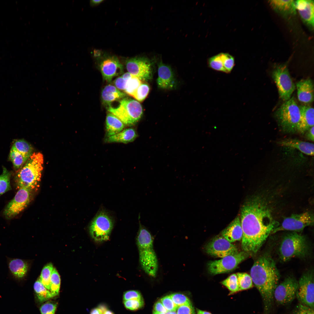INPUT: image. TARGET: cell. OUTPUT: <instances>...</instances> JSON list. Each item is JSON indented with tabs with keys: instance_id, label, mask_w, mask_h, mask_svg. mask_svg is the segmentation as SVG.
<instances>
[{
	"instance_id": "4",
	"label": "cell",
	"mask_w": 314,
	"mask_h": 314,
	"mask_svg": "<svg viewBox=\"0 0 314 314\" xmlns=\"http://www.w3.org/2000/svg\"><path fill=\"white\" fill-rule=\"evenodd\" d=\"M43 162L42 154L39 152L32 154L16 176L19 189L24 187L31 191L37 186L41 180Z\"/></svg>"
},
{
	"instance_id": "15",
	"label": "cell",
	"mask_w": 314,
	"mask_h": 314,
	"mask_svg": "<svg viewBox=\"0 0 314 314\" xmlns=\"http://www.w3.org/2000/svg\"><path fill=\"white\" fill-rule=\"evenodd\" d=\"M126 66L128 72L142 81H148L152 77L151 63L146 58L135 57L128 59L126 61Z\"/></svg>"
},
{
	"instance_id": "54",
	"label": "cell",
	"mask_w": 314,
	"mask_h": 314,
	"mask_svg": "<svg viewBox=\"0 0 314 314\" xmlns=\"http://www.w3.org/2000/svg\"><path fill=\"white\" fill-rule=\"evenodd\" d=\"M197 314H212L208 311L197 309Z\"/></svg>"
},
{
	"instance_id": "6",
	"label": "cell",
	"mask_w": 314,
	"mask_h": 314,
	"mask_svg": "<svg viewBox=\"0 0 314 314\" xmlns=\"http://www.w3.org/2000/svg\"><path fill=\"white\" fill-rule=\"evenodd\" d=\"M309 248L307 240L303 235L293 232L286 234L279 246V253L284 262L294 257L304 258L308 255Z\"/></svg>"
},
{
	"instance_id": "56",
	"label": "cell",
	"mask_w": 314,
	"mask_h": 314,
	"mask_svg": "<svg viewBox=\"0 0 314 314\" xmlns=\"http://www.w3.org/2000/svg\"><path fill=\"white\" fill-rule=\"evenodd\" d=\"M166 314H176V312L167 311Z\"/></svg>"
},
{
	"instance_id": "45",
	"label": "cell",
	"mask_w": 314,
	"mask_h": 314,
	"mask_svg": "<svg viewBox=\"0 0 314 314\" xmlns=\"http://www.w3.org/2000/svg\"><path fill=\"white\" fill-rule=\"evenodd\" d=\"M123 298L124 301L143 298L140 292L136 290H130L125 292L123 294Z\"/></svg>"
},
{
	"instance_id": "7",
	"label": "cell",
	"mask_w": 314,
	"mask_h": 314,
	"mask_svg": "<svg viewBox=\"0 0 314 314\" xmlns=\"http://www.w3.org/2000/svg\"><path fill=\"white\" fill-rule=\"evenodd\" d=\"M109 112L118 117L125 126H131L140 119L143 114L142 107L140 103L131 98L125 97L119 101L116 107H107Z\"/></svg>"
},
{
	"instance_id": "12",
	"label": "cell",
	"mask_w": 314,
	"mask_h": 314,
	"mask_svg": "<svg viewBox=\"0 0 314 314\" xmlns=\"http://www.w3.org/2000/svg\"><path fill=\"white\" fill-rule=\"evenodd\" d=\"M298 287V281L294 277H287L275 289L274 299L279 305H284L291 303L296 297Z\"/></svg>"
},
{
	"instance_id": "35",
	"label": "cell",
	"mask_w": 314,
	"mask_h": 314,
	"mask_svg": "<svg viewBox=\"0 0 314 314\" xmlns=\"http://www.w3.org/2000/svg\"><path fill=\"white\" fill-rule=\"evenodd\" d=\"M10 173L3 168L0 175V196L11 189L10 185Z\"/></svg>"
},
{
	"instance_id": "31",
	"label": "cell",
	"mask_w": 314,
	"mask_h": 314,
	"mask_svg": "<svg viewBox=\"0 0 314 314\" xmlns=\"http://www.w3.org/2000/svg\"><path fill=\"white\" fill-rule=\"evenodd\" d=\"M10 158L14 167L16 169L22 166L29 158L18 152L13 147L10 150Z\"/></svg>"
},
{
	"instance_id": "3",
	"label": "cell",
	"mask_w": 314,
	"mask_h": 314,
	"mask_svg": "<svg viewBox=\"0 0 314 314\" xmlns=\"http://www.w3.org/2000/svg\"><path fill=\"white\" fill-rule=\"evenodd\" d=\"M139 261L144 272L149 276H156L158 262L154 248L153 237L150 232L139 221V228L136 238Z\"/></svg>"
},
{
	"instance_id": "17",
	"label": "cell",
	"mask_w": 314,
	"mask_h": 314,
	"mask_svg": "<svg viewBox=\"0 0 314 314\" xmlns=\"http://www.w3.org/2000/svg\"><path fill=\"white\" fill-rule=\"evenodd\" d=\"M100 69L104 78L110 82L114 77L122 73L123 67L118 58L113 56L104 59L101 63Z\"/></svg>"
},
{
	"instance_id": "19",
	"label": "cell",
	"mask_w": 314,
	"mask_h": 314,
	"mask_svg": "<svg viewBox=\"0 0 314 314\" xmlns=\"http://www.w3.org/2000/svg\"><path fill=\"white\" fill-rule=\"evenodd\" d=\"M157 83L160 88L167 89L174 88L176 83L174 74L170 66L160 61L158 64Z\"/></svg>"
},
{
	"instance_id": "25",
	"label": "cell",
	"mask_w": 314,
	"mask_h": 314,
	"mask_svg": "<svg viewBox=\"0 0 314 314\" xmlns=\"http://www.w3.org/2000/svg\"><path fill=\"white\" fill-rule=\"evenodd\" d=\"M101 96L103 103L108 107L111 106L112 102L125 97L126 94L115 86L109 84L103 89Z\"/></svg>"
},
{
	"instance_id": "23",
	"label": "cell",
	"mask_w": 314,
	"mask_h": 314,
	"mask_svg": "<svg viewBox=\"0 0 314 314\" xmlns=\"http://www.w3.org/2000/svg\"><path fill=\"white\" fill-rule=\"evenodd\" d=\"M299 107L301 118L299 133L303 134L314 126V108L307 105H301Z\"/></svg>"
},
{
	"instance_id": "18",
	"label": "cell",
	"mask_w": 314,
	"mask_h": 314,
	"mask_svg": "<svg viewBox=\"0 0 314 314\" xmlns=\"http://www.w3.org/2000/svg\"><path fill=\"white\" fill-rule=\"evenodd\" d=\"M297 10L302 21L312 30L314 25V2L313 0L295 1Z\"/></svg>"
},
{
	"instance_id": "51",
	"label": "cell",
	"mask_w": 314,
	"mask_h": 314,
	"mask_svg": "<svg viewBox=\"0 0 314 314\" xmlns=\"http://www.w3.org/2000/svg\"><path fill=\"white\" fill-rule=\"evenodd\" d=\"M103 311L99 307L94 308L92 309L90 314H103Z\"/></svg>"
},
{
	"instance_id": "34",
	"label": "cell",
	"mask_w": 314,
	"mask_h": 314,
	"mask_svg": "<svg viewBox=\"0 0 314 314\" xmlns=\"http://www.w3.org/2000/svg\"><path fill=\"white\" fill-rule=\"evenodd\" d=\"M53 268V265L51 263L45 265L42 270L39 279L43 285L49 290H50V280Z\"/></svg>"
},
{
	"instance_id": "24",
	"label": "cell",
	"mask_w": 314,
	"mask_h": 314,
	"mask_svg": "<svg viewBox=\"0 0 314 314\" xmlns=\"http://www.w3.org/2000/svg\"><path fill=\"white\" fill-rule=\"evenodd\" d=\"M295 1L293 0H270L268 3L274 10L284 15H295L296 12Z\"/></svg>"
},
{
	"instance_id": "44",
	"label": "cell",
	"mask_w": 314,
	"mask_h": 314,
	"mask_svg": "<svg viewBox=\"0 0 314 314\" xmlns=\"http://www.w3.org/2000/svg\"><path fill=\"white\" fill-rule=\"evenodd\" d=\"M168 311L176 312L178 307L175 304L170 295L161 298L160 300Z\"/></svg>"
},
{
	"instance_id": "30",
	"label": "cell",
	"mask_w": 314,
	"mask_h": 314,
	"mask_svg": "<svg viewBox=\"0 0 314 314\" xmlns=\"http://www.w3.org/2000/svg\"><path fill=\"white\" fill-rule=\"evenodd\" d=\"M12 147L18 152L28 158L33 153L32 147L24 140H16L14 142Z\"/></svg>"
},
{
	"instance_id": "20",
	"label": "cell",
	"mask_w": 314,
	"mask_h": 314,
	"mask_svg": "<svg viewBox=\"0 0 314 314\" xmlns=\"http://www.w3.org/2000/svg\"><path fill=\"white\" fill-rule=\"evenodd\" d=\"M299 100L303 103L308 104L314 100V84L310 78L302 79L296 84Z\"/></svg>"
},
{
	"instance_id": "57",
	"label": "cell",
	"mask_w": 314,
	"mask_h": 314,
	"mask_svg": "<svg viewBox=\"0 0 314 314\" xmlns=\"http://www.w3.org/2000/svg\"><path fill=\"white\" fill-rule=\"evenodd\" d=\"M153 314H158L157 313L154 311H153Z\"/></svg>"
},
{
	"instance_id": "28",
	"label": "cell",
	"mask_w": 314,
	"mask_h": 314,
	"mask_svg": "<svg viewBox=\"0 0 314 314\" xmlns=\"http://www.w3.org/2000/svg\"><path fill=\"white\" fill-rule=\"evenodd\" d=\"M9 266L11 273L18 279L22 278L25 276L28 268L27 263L19 259L11 260L9 263Z\"/></svg>"
},
{
	"instance_id": "26",
	"label": "cell",
	"mask_w": 314,
	"mask_h": 314,
	"mask_svg": "<svg viewBox=\"0 0 314 314\" xmlns=\"http://www.w3.org/2000/svg\"><path fill=\"white\" fill-rule=\"evenodd\" d=\"M138 136L135 129L130 128L123 130L115 135L106 138V143L120 142L127 144L134 141Z\"/></svg>"
},
{
	"instance_id": "43",
	"label": "cell",
	"mask_w": 314,
	"mask_h": 314,
	"mask_svg": "<svg viewBox=\"0 0 314 314\" xmlns=\"http://www.w3.org/2000/svg\"><path fill=\"white\" fill-rule=\"evenodd\" d=\"M57 304L51 301H48L40 306V311L41 314H55Z\"/></svg>"
},
{
	"instance_id": "53",
	"label": "cell",
	"mask_w": 314,
	"mask_h": 314,
	"mask_svg": "<svg viewBox=\"0 0 314 314\" xmlns=\"http://www.w3.org/2000/svg\"><path fill=\"white\" fill-rule=\"evenodd\" d=\"M103 1V0H92L90 1V3L92 5H95L99 4Z\"/></svg>"
},
{
	"instance_id": "1",
	"label": "cell",
	"mask_w": 314,
	"mask_h": 314,
	"mask_svg": "<svg viewBox=\"0 0 314 314\" xmlns=\"http://www.w3.org/2000/svg\"><path fill=\"white\" fill-rule=\"evenodd\" d=\"M240 221L243 235L241 247L243 251L256 253L273 231L279 226L270 210L260 198H253L242 206Z\"/></svg>"
},
{
	"instance_id": "46",
	"label": "cell",
	"mask_w": 314,
	"mask_h": 314,
	"mask_svg": "<svg viewBox=\"0 0 314 314\" xmlns=\"http://www.w3.org/2000/svg\"><path fill=\"white\" fill-rule=\"evenodd\" d=\"M176 314H195V309L191 303L178 306Z\"/></svg>"
},
{
	"instance_id": "36",
	"label": "cell",
	"mask_w": 314,
	"mask_h": 314,
	"mask_svg": "<svg viewBox=\"0 0 314 314\" xmlns=\"http://www.w3.org/2000/svg\"><path fill=\"white\" fill-rule=\"evenodd\" d=\"M207 63L208 66L212 69L227 73L223 66L220 53L209 58Z\"/></svg>"
},
{
	"instance_id": "52",
	"label": "cell",
	"mask_w": 314,
	"mask_h": 314,
	"mask_svg": "<svg viewBox=\"0 0 314 314\" xmlns=\"http://www.w3.org/2000/svg\"><path fill=\"white\" fill-rule=\"evenodd\" d=\"M132 76L133 75L128 72L124 73L121 76L125 79L129 80L132 77Z\"/></svg>"
},
{
	"instance_id": "48",
	"label": "cell",
	"mask_w": 314,
	"mask_h": 314,
	"mask_svg": "<svg viewBox=\"0 0 314 314\" xmlns=\"http://www.w3.org/2000/svg\"><path fill=\"white\" fill-rule=\"evenodd\" d=\"M128 80L123 78L121 76L117 78L114 81L115 87L119 90H124Z\"/></svg>"
},
{
	"instance_id": "38",
	"label": "cell",
	"mask_w": 314,
	"mask_h": 314,
	"mask_svg": "<svg viewBox=\"0 0 314 314\" xmlns=\"http://www.w3.org/2000/svg\"><path fill=\"white\" fill-rule=\"evenodd\" d=\"M149 90L147 84L142 83L131 96L138 101L142 102L148 95Z\"/></svg>"
},
{
	"instance_id": "41",
	"label": "cell",
	"mask_w": 314,
	"mask_h": 314,
	"mask_svg": "<svg viewBox=\"0 0 314 314\" xmlns=\"http://www.w3.org/2000/svg\"><path fill=\"white\" fill-rule=\"evenodd\" d=\"M144 303L143 298L123 301V304L125 308L132 311L137 310L141 308L143 306Z\"/></svg>"
},
{
	"instance_id": "55",
	"label": "cell",
	"mask_w": 314,
	"mask_h": 314,
	"mask_svg": "<svg viewBox=\"0 0 314 314\" xmlns=\"http://www.w3.org/2000/svg\"><path fill=\"white\" fill-rule=\"evenodd\" d=\"M103 314H114V313L111 311L106 309L103 312Z\"/></svg>"
},
{
	"instance_id": "13",
	"label": "cell",
	"mask_w": 314,
	"mask_h": 314,
	"mask_svg": "<svg viewBox=\"0 0 314 314\" xmlns=\"http://www.w3.org/2000/svg\"><path fill=\"white\" fill-rule=\"evenodd\" d=\"M298 281L296 297L303 304L314 309V275L309 271L304 273Z\"/></svg>"
},
{
	"instance_id": "2",
	"label": "cell",
	"mask_w": 314,
	"mask_h": 314,
	"mask_svg": "<svg viewBox=\"0 0 314 314\" xmlns=\"http://www.w3.org/2000/svg\"><path fill=\"white\" fill-rule=\"evenodd\" d=\"M253 283L259 292L263 304V314H270L274 303V293L280 274L271 256L265 254L254 262L250 271Z\"/></svg>"
},
{
	"instance_id": "47",
	"label": "cell",
	"mask_w": 314,
	"mask_h": 314,
	"mask_svg": "<svg viewBox=\"0 0 314 314\" xmlns=\"http://www.w3.org/2000/svg\"><path fill=\"white\" fill-rule=\"evenodd\" d=\"M314 309L300 303L297 308L295 314H314Z\"/></svg>"
},
{
	"instance_id": "39",
	"label": "cell",
	"mask_w": 314,
	"mask_h": 314,
	"mask_svg": "<svg viewBox=\"0 0 314 314\" xmlns=\"http://www.w3.org/2000/svg\"><path fill=\"white\" fill-rule=\"evenodd\" d=\"M138 77L133 75L127 81L126 88L124 91L125 93L131 96L142 83Z\"/></svg>"
},
{
	"instance_id": "5",
	"label": "cell",
	"mask_w": 314,
	"mask_h": 314,
	"mask_svg": "<svg viewBox=\"0 0 314 314\" xmlns=\"http://www.w3.org/2000/svg\"><path fill=\"white\" fill-rule=\"evenodd\" d=\"M274 116L279 126L283 132L290 133H299L300 111L293 97L286 101L276 110Z\"/></svg>"
},
{
	"instance_id": "33",
	"label": "cell",
	"mask_w": 314,
	"mask_h": 314,
	"mask_svg": "<svg viewBox=\"0 0 314 314\" xmlns=\"http://www.w3.org/2000/svg\"><path fill=\"white\" fill-rule=\"evenodd\" d=\"M239 291L247 290L252 287L253 282L250 275L246 273L236 274Z\"/></svg>"
},
{
	"instance_id": "22",
	"label": "cell",
	"mask_w": 314,
	"mask_h": 314,
	"mask_svg": "<svg viewBox=\"0 0 314 314\" xmlns=\"http://www.w3.org/2000/svg\"><path fill=\"white\" fill-rule=\"evenodd\" d=\"M277 143L282 146L295 148L308 155H314V146L312 143L296 139L285 138L278 141Z\"/></svg>"
},
{
	"instance_id": "14",
	"label": "cell",
	"mask_w": 314,
	"mask_h": 314,
	"mask_svg": "<svg viewBox=\"0 0 314 314\" xmlns=\"http://www.w3.org/2000/svg\"><path fill=\"white\" fill-rule=\"evenodd\" d=\"M205 249L208 255L221 258L239 252L234 245L222 236H217L213 238L206 245Z\"/></svg>"
},
{
	"instance_id": "11",
	"label": "cell",
	"mask_w": 314,
	"mask_h": 314,
	"mask_svg": "<svg viewBox=\"0 0 314 314\" xmlns=\"http://www.w3.org/2000/svg\"><path fill=\"white\" fill-rule=\"evenodd\" d=\"M314 224L313 214L309 212L292 214L285 218L281 224L275 228L271 234L282 231L300 232L305 227Z\"/></svg>"
},
{
	"instance_id": "37",
	"label": "cell",
	"mask_w": 314,
	"mask_h": 314,
	"mask_svg": "<svg viewBox=\"0 0 314 314\" xmlns=\"http://www.w3.org/2000/svg\"><path fill=\"white\" fill-rule=\"evenodd\" d=\"M221 283L226 287L233 294L239 291L238 282L236 274H232L222 281Z\"/></svg>"
},
{
	"instance_id": "40",
	"label": "cell",
	"mask_w": 314,
	"mask_h": 314,
	"mask_svg": "<svg viewBox=\"0 0 314 314\" xmlns=\"http://www.w3.org/2000/svg\"><path fill=\"white\" fill-rule=\"evenodd\" d=\"M223 66L227 73H230L235 65L234 57L228 53H220Z\"/></svg>"
},
{
	"instance_id": "32",
	"label": "cell",
	"mask_w": 314,
	"mask_h": 314,
	"mask_svg": "<svg viewBox=\"0 0 314 314\" xmlns=\"http://www.w3.org/2000/svg\"><path fill=\"white\" fill-rule=\"evenodd\" d=\"M60 283V276L57 270L54 268L51 276L49 286L50 290L54 297L59 294Z\"/></svg>"
},
{
	"instance_id": "8",
	"label": "cell",
	"mask_w": 314,
	"mask_h": 314,
	"mask_svg": "<svg viewBox=\"0 0 314 314\" xmlns=\"http://www.w3.org/2000/svg\"><path fill=\"white\" fill-rule=\"evenodd\" d=\"M111 217L105 212H99L91 222L89 227L90 234L95 241L108 240L113 228Z\"/></svg>"
},
{
	"instance_id": "42",
	"label": "cell",
	"mask_w": 314,
	"mask_h": 314,
	"mask_svg": "<svg viewBox=\"0 0 314 314\" xmlns=\"http://www.w3.org/2000/svg\"><path fill=\"white\" fill-rule=\"evenodd\" d=\"M170 295L174 303L178 307L191 303L189 299L183 294L175 293Z\"/></svg>"
},
{
	"instance_id": "50",
	"label": "cell",
	"mask_w": 314,
	"mask_h": 314,
	"mask_svg": "<svg viewBox=\"0 0 314 314\" xmlns=\"http://www.w3.org/2000/svg\"><path fill=\"white\" fill-rule=\"evenodd\" d=\"M305 137L309 140L314 142V126L309 129L306 132Z\"/></svg>"
},
{
	"instance_id": "16",
	"label": "cell",
	"mask_w": 314,
	"mask_h": 314,
	"mask_svg": "<svg viewBox=\"0 0 314 314\" xmlns=\"http://www.w3.org/2000/svg\"><path fill=\"white\" fill-rule=\"evenodd\" d=\"M31 191L24 187L19 189L14 197L8 203L4 211V214L7 218L15 217L27 207L30 201Z\"/></svg>"
},
{
	"instance_id": "49",
	"label": "cell",
	"mask_w": 314,
	"mask_h": 314,
	"mask_svg": "<svg viewBox=\"0 0 314 314\" xmlns=\"http://www.w3.org/2000/svg\"><path fill=\"white\" fill-rule=\"evenodd\" d=\"M154 311L157 313H166L168 311L160 301L156 302L154 306Z\"/></svg>"
},
{
	"instance_id": "9",
	"label": "cell",
	"mask_w": 314,
	"mask_h": 314,
	"mask_svg": "<svg viewBox=\"0 0 314 314\" xmlns=\"http://www.w3.org/2000/svg\"><path fill=\"white\" fill-rule=\"evenodd\" d=\"M272 77L277 86L280 97L284 101L289 99L295 85L286 65H277L272 72Z\"/></svg>"
},
{
	"instance_id": "58",
	"label": "cell",
	"mask_w": 314,
	"mask_h": 314,
	"mask_svg": "<svg viewBox=\"0 0 314 314\" xmlns=\"http://www.w3.org/2000/svg\"><path fill=\"white\" fill-rule=\"evenodd\" d=\"M158 314H166V313H157Z\"/></svg>"
},
{
	"instance_id": "10",
	"label": "cell",
	"mask_w": 314,
	"mask_h": 314,
	"mask_svg": "<svg viewBox=\"0 0 314 314\" xmlns=\"http://www.w3.org/2000/svg\"><path fill=\"white\" fill-rule=\"evenodd\" d=\"M249 255L250 253L243 251L218 260L210 261L207 264L208 270L213 275L229 272L236 269Z\"/></svg>"
},
{
	"instance_id": "27",
	"label": "cell",
	"mask_w": 314,
	"mask_h": 314,
	"mask_svg": "<svg viewBox=\"0 0 314 314\" xmlns=\"http://www.w3.org/2000/svg\"><path fill=\"white\" fill-rule=\"evenodd\" d=\"M125 125L117 116L109 112L106 120V138L117 134L122 131Z\"/></svg>"
},
{
	"instance_id": "21",
	"label": "cell",
	"mask_w": 314,
	"mask_h": 314,
	"mask_svg": "<svg viewBox=\"0 0 314 314\" xmlns=\"http://www.w3.org/2000/svg\"><path fill=\"white\" fill-rule=\"evenodd\" d=\"M221 235L231 243L242 240L243 232L239 217H236L222 231Z\"/></svg>"
},
{
	"instance_id": "29",
	"label": "cell",
	"mask_w": 314,
	"mask_h": 314,
	"mask_svg": "<svg viewBox=\"0 0 314 314\" xmlns=\"http://www.w3.org/2000/svg\"><path fill=\"white\" fill-rule=\"evenodd\" d=\"M33 288L40 302H43L54 296L41 283L39 279L35 282Z\"/></svg>"
}]
</instances>
